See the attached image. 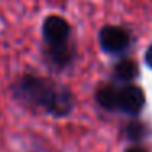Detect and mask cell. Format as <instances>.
Instances as JSON below:
<instances>
[{
	"instance_id": "obj_1",
	"label": "cell",
	"mask_w": 152,
	"mask_h": 152,
	"mask_svg": "<svg viewBox=\"0 0 152 152\" xmlns=\"http://www.w3.org/2000/svg\"><path fill=\"white\" fill-rule=\"evenodd\" d=\"M54 87L44 79L34 75H25L20 82L17 83V95L20 98L30 102L31 105L46 106L53 95Z\"/></svg>"
},
{
	"instance_id": "obj_2",
	"label": "cell",
	"mask_w": 152,
	"mask_h": 152,
	"mask_svg": "<svg viewBox=\"0 0 152 152\" xmlns=\"http://www.w3.org/2000/svg\"><path fill=\"white\" fill-rule=\"evenodd\" d=\"M98 43L106 54H123L131 46V33L118 25H106L98 33Z\"/></svg>"
},
{
	"instance_id": "obj_3",
	"label": "cell",
	"mask_w": 152,
	"mask_h": 152,
	"mask_svg": "<svg viewBox=\"0 0 152 152\" xmlns=\"http://www.w3.org/2000/svg\"><path fill=\"white\" fill-rule=\"evenodd\" d=\"M43 38L48 46L69 43L70 38V25L66 18L59 15H49L43 21Z\"/></svg>"
},
{
	"instance_id": "obj_4",
	"label": "cell",
	"mask_w": 152,
	"mask_h": 152,
	"mask_svg": "<svg viewBox=\"0 0 152 152\" xmlns=\"http://www.w3.org/2000/svg\"><path fill=\"white\" fill-rule=\"evenodd\" d=\"M145 102L144 92L136 85H124L118 90V108L129 115H137Z\"/></svg>"
},
{
	"instance_id": "obj_5",
	"label": "cell",
	"mask_w": 152,
	"mask_h": 152,
	"mask_svg": "<svg viewBox=\"0 0 152 152\" xmlns=\"http://www.w3.org/2000/svg\"><path fill=\"white\" fill-rule=\"evenodd\" d=\"M72 105H74V98L70 90L64 88V87H54L53 95H51L46 108L56 116H66L70 113Z\"/></svg>"
},
{
	"instance_id": "obj_6",
	"label": "cell",
	"mask_w": 152,
	"mask_h": 152,
	"mask_svg": "<svg viewBox=\"0 0 152 152\" xmlns=\"http://www.w3.org/2000/svg\"><path fill=\"white\" fill-rule=\"evenodd\" d=\"M48 61L53 64L57 69H64L72 62L75 51L70 46V43H64V44H57V46H48Z\"/></svg>"
},
{
	"instance_id": "obj_7",
	"label": "cell",
	"mask_w": 152,
	"mask_h": 152,
	"mask_svg": "<svg viewBox=\"0 0 152 152\" xmlns=\"http://www.w3.org/2000/svg\"><path fill=\"white\" fill-rule=\"evenodd\" d=\"M139 75V66L136 61L129 59V57H124V59L118 61L113 67V77L119 82H132L136 77Z\"/></svg>"
},
{
	"instance_id": "obj_8",
	"label": "cell",
	"mask_w": 152,
	"mask_h": 152,
	"mask_svg": "<svg viewBox=\"0 0 152 152\" xmlns=\"http://www.w3.org/2000/svg\"><path fill=\"white\" fill-rule=\"evenodd\" d=\"M118 90L113 85H103L102 88H98L96 92V102L102 108L113 111L118 108Z\"/></svg>"
},
{
	"instance_id": "obj_9",
	"label": "cell",
	"mask_w": 152,
	"mask_h": 152,
	"mask_svg": "<svg viewBox=\"0 0 152 152\" xmlns=\"http://www.w3.org/2000/svg\"><path fill=\"white\" fill-rule=\"evenodd\" d=\"M128 137L131 139V141H139V139L144 137L145 134V128L141 124V123H131V124L128 126Z\"/></svg>"
},
{
	"instance_id": "obj_10",
	"label": "cell",
	"mask_w": 152,
	"mask_h": 152,
	"mask_svg": "<svg viewBox=\"0 0 152 152\" xmlns=\"http://www.w3.org/2000/svg\"><path fill=\"white\" fill-rule=\"evenodd\" d=\"M144 61H145V64H147V67H151V69H152V44L147 48V51H145Z\"/></svg>"
},
{
	"instance_id": "obj_11",
	"label": "cell",
	"mask_w": 152,
	"mask_h": 152,
	"mask_svg": "<svg viewBox=\"0 0 152 152\" xmlns=\"http://www.w3.org/2000/svg\"><path fill=\"white\" fill-rule=\"evenodd\" d=\"M126 152H145L144 149H141V147H129Z\"/></svg>"
}]
</instances>
